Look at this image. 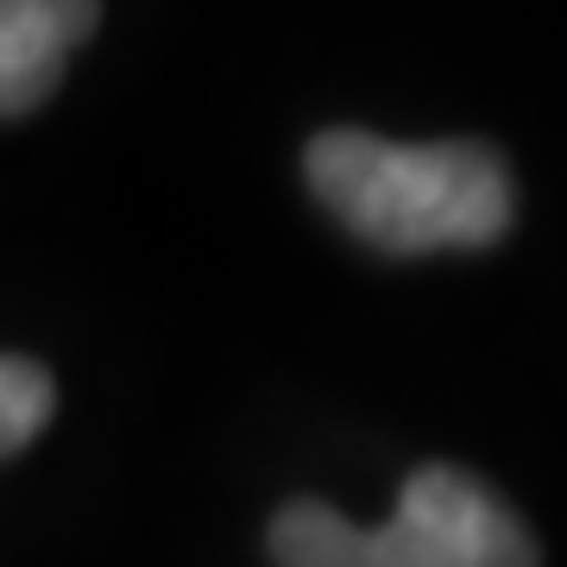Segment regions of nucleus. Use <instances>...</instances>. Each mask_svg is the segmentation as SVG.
<instances>
[{
  "mask_svg": "<svg viewBox=\"0 0 567 567\" xmlns=\"http://www.w3.org/2000/svg\"><path fill=\"white\" fill-rule=\"evenodd\" d=\"M365 567H543L529 524L466 466H416L379 529Z\"/></svg>",
  "mask_w": 567,
  "mask_h": 567,
  "instance_id": "nucleus-2",
  "label": "nucleus"
},
{
  "mask_svg": "<svg viewBox=\"0 0 567 567\" xmlns=\"http://www.w3.org/2000/svg\"><path fill=\"white\" fill-rule=\"evenodd\" d=\"M58 410V385L39 360H20V353H0V461L20 454Z\"/></svg>",
  "mask_w": 567,
  "mask_h": 567,
  "instance_id": "nucleus-5",
  "label": "nucleus"
},
{
  "mask_svg": "<svg viewBox=\"0 0 567 567\" xmlns=\"http://www.w3.org/2000/svg\"><path fill=\"white\" fill-rule=\"evenodd\" d=\"M316 203L379 252H461L505 240L517 215L505 158L480 140L398 145L360 126H328L303 152Z\"/></svg>",
  "mask_w": 567,
  "mask_h": 567,
  "instance_id": "nucleus-1",
  "label": "nucleus"
},
{
  "mask_svg": "<svg viewBox=\"0 0 567 567\" xmlns=\"http://www.w3.org/2000/svg\"><path fill=\"white\" fill-rule=\"evenodd\" d=\"M102 25L82 0H0V121L32 114L63 82V58Z\"/></svg>",
  "mask_w": 567,
  "mask_h": 567,
  "instance_id": "nucleus-3",
  "label": "nucleus"
},
{
  "mask_svg": "<svg viewBox=\"0 0 567 567\" xmlns=\"http://www.w3.org/2000/svg\"><path fill=\"white\" fill-rule=\"evenodd\" d=\"M271 561L278 567H365V529L322 498H290L271 517Z\"/></svg>",
  "mask_w": 567,
  "mask_h": 567,
  "instance_id": "nucleus-4",
  "label": "nucleus"
}]
</instances>
